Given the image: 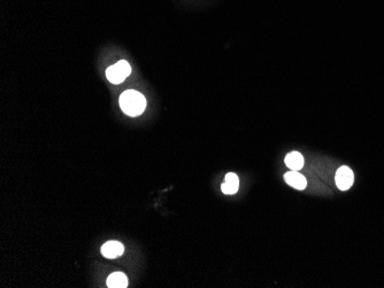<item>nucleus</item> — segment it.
<instances>
[{
	"label": "nucleus",
	"instance_id": "obj_1",
	"mask_svg": "<svg viewBox=\"0 0 384 288\" xmlns=\"http://www.w3.org/2000/svg\"><path fill=\"white\" fill-rule=\"evenodd\" d=\"M120 107L128 116H138L145 110L146 100L142 93L134 90L123 92L120 96Z\"/></svg>",
	"mask_w": 384,
	"mask_h": 288
},
{
	"label": "nucleus",
	"instance_id": "obj_2",
	"mask_svg": "<svg viewBox=\"0 0 384 288\" xmlns=\"http://www.w3.org/2000/svg\"><path fill=\"white\" fill-rule=\"evenodd\" d=\"M130 64H128L127 61L121 60L119 61L118 64L111 66V67L106 70V76L111 83L120 84L130 75Z\"/></svg>",
	"mask_w": 384,
	"mask_h": 288
},
{
	"label": "nucleus",
	"instance_id": "obj_3",
	"mask_svg": "<svg viewBox=\"0 0 384 288\" xmlns=\"http://www.w3.org/2000/svg\"><path fill=\"white\" fill-rule=\"evenodd\" d=\"M336 185L340 190H346L352 186L354 182V174L348 166H340L336 172Z\"/></svg>",
	"mask_w": 384,
	"mask_h": 288
},
{
	"label": "nucleus",
	"instance_id": "obj_4",
	"mask_svg": "<svg viewBox=\"0 0 384 288\" xmlns=\"http://www.w3.org/2000/svg\"><path fill=\"white\" fill-rule=\"evenodd\" d=\"M125 252V247L118 241H108L102 247V254L106 258H116Z\"/></svg>",
	"mask_w": 384,
	"mask_h": 288
},
{
	"label": "nucleus",
	"instance_id": "obj_5",
	"mask_svg": "<svg viewBox=\"0 0 384 288\" xmlns=\"http://www.w3.org/2000/svg\"><path fill=\"white\" fill-rule=\"evenodd\" d=\"M284 179L285 182H288V185L292 186V188L297 190H304L306 188V185H307L306 178L298 172V171H294V170H291L290 172H286Z\"/></svg>",
	"mask_w": 384,
	"mask_h": 288
},
{
	"label": "nucleus",
	"instance_id": "obj_6",
	"mask_svg": "<svg viewBox=\"0 0 384 288\" xmlns=\"http://www.w3.org/2000/svg\"><path fill=\"white\" fill-rule=\"evenodd\" d=\"M284 162L286 166H289L291 170H294V171H299L302 166H304V158H302V155L300 153H298V152L289 153L285 156Z\"/></svg>",
	"mask_w": 384,
	"mask_h": 288
},
{
	"label": "nucleus",
	"instance_id": "obj_7",
	"mask_svg": "<svg viewBox=\"0 0 384 288\" xmlns=\"http://www.w3.org/2000/svg\"><path fill=\"white\" fill-rule=\"evenodd\" d=\"M107 286L111 288H126L128 286V278L122 272H114L107 279Z\"/></svg>",
	"mask_w": 384,
	"mask_h": 288
},
{
	"label": "nucleus",
	"instance_id": "obj_8",
	"mask_svg": "<svg viewBox=\"0 0 384 288\" xmlns=\"http://www.w3.org/2000/svg\"><path fill=\"white\" fill-rule=\"evenodd\" d=\"M238 186L239 185H234V184H230V182H224V184H222V186H221V190H222V192L224 194H235L236 192L238 190Z\"/></svg>",
	"mask_w": 384,
	"mask_h": 288
},
{
	"label": "nucleus",
	"instance_id": "obj_9",
	"mask_svg": "<svg viewBox=\"0 0 384 288\" xmlns=\"http://www.w3.org/2000/svg\"><path fill=\"white\" fill-rule=\"evenodd\" d=\"M226 182H230V184H234V185H239V179L237 177V174H228L226 176Z\"/></svg>",
	"mask_w": 384,
	"mask_h": 288
}]
</instances>
